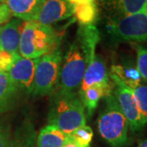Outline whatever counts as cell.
<instances>
[{
  "instance_id": "d6986e66",
  "label": "cell",
  "mask_w": 147,
  "mask_h": 147,
  "mask_svg": "<svg viewBox=\"0 0 147 147\" xmlns=\"http://www.w3.org/2000/svg\"><path fill=\"white\" fill-rule=\"evenodd\" d=\"M35 131L31 124L26 123L11 137L7 147H32L34 143Z\"/></svg>"
},
{
  "instance_id": "7402d4cb",
  "label": "cell",
  "mask_w": 147,
  "mask_h": 147,
  "mask_svg": "<svg viewBox=\"0 0 147 147\" xmlns=\"http://www.w3.org/2000/svg\"><path fill=\"white\" fill-rule=\"evenodd\" d=\"M137 52V68L142 79L147 82V48L136 45Z\"/></svg>"
},
{
  "instance_id": "6da1fadb",
  "label": "cell",
  "mask_w": 147,
  "mask_h": 147,
  "mask_svg": "<svg viewBox=\"0 0 147 147\" xmlns=\"http://www.w3.org/2000/svg\"><path fill=\"white\" fill-rule=\"evenodd\" d=\"M100 33L95 25L80 26L74 42L62 58L57 83L58 92H76L85 70L95 57Z\"/></svg>"
},
{
  "instance_id": "5b68a950",
  "label": "cell",
  "mask_w": 147,
  "mask_h": 147,
  "mask_svg": "<svg viewBox=\"0 0 147 147\" xmlns=\"http://www.w3.org/2000/svg\"><path fill=\"white\" fill-rule=\"evenodd\" d=\"M61 61V51L58 47L38 58L31 92L34 96L53 94L57 86Z\"/></svg>"
},
{
  "instance_id": "9a60e30c",
  "label": "cell",
  "mask_w": 147,
  "mask_h": 147,
  "mask_svg": "<svg viewBox=\"0 0 147 147\" xmlns=\"http://www.w3.org/2000/svg\"><path fill=\"white\" fill-rule=\"evenodd\" d=\"M18 92L8 74L0 72V115L11 108Z\"/></svg>"
},
{
  "instance_id": "3957f363",
  "label": "cell",
  "mask_w": 147,
  "mask_h": 147,
  "mask_svg": "<svg viewBox=\"0 0 147 147\" xmlns=\"http://www.w3.org/2000/svg\"><path fill=\"white\" fill-rule=\"evenodd\" d=\"M57 34L51 26L25 21L22 26L19 54L28 59H38L57 47Z\"/></svg>"
},
{
  "instance_id": "7a4b0ae2",
  "label": "cell",
  "mask_w": 147,
  "mask_h": 147,
  "mask_svg": "<svg viewBox=\"0 0 147 147\" xmlns=\"http://www.w3.org/2000/svg\"><path fill=\"white\" fill-rule=\"evenodd\" d=\"M49 125H54L69 135L79 127L86 125L85 108L77 92L54 91L47 115Z\"/></svg>"
},
{
  "instance_id": "f1b7e54d",
  "label": "cell",
  "mask_w": 147,
  "mask_h": 147,
  "mask_svg": "<svg viewBox=\"0 0 147 147\" xmlns=\"http://www.w3.org/2000/svg\"><path fill=\"white\" fill-rule=\"evenodd\" d=\"M143 12H144V13H145V14L147 16V3H146V6H145V7H144Z\"/></svg>"
},
{
  "instance_id": "2e32d148",
  "label": "cell",
  "mask_w": 147,
  "mask_h": 147,
  "mask_svg": "<svg viewBox=\"0 0 147 147\" xmlns=\"http://www.w3.org/2000/svg\"><path fill=\"white\" fill-rule=\"evenodd\" d=\"M68 135L54 125H47L39 131L36 147H62Z\"/></svg>"
},
{
  "instance_id": "7c38bea8",
  "label": "cell",
  "mask_w": 147,
  "mask_h": 147,
  "mask_svg": "<svg viewBox=\"0 0 147 147\" xmlns=\"http://www.w3.org/2000/svg\"><path fill=\"white\" fill-rule=\"evenodd\" d=\"M23 23L20 19H13L2 26L0 31V49L12 55L19 54V45Z\"/></svg>"
},
{
  "instance_id": "44dd1931",
  "label": "cell",
  "mask_w": 147,
  "mask_h": 147,
  "mask_svg": "<svg viewBox=\"0 0 147 147\" xmlns=\"http://www.w3.org/2000/svg\"><path fill=\"white\" fill-rule=\"evenodd\" d=\"M133 91V94L137 101L138 108L140 110L143 122L145 124L147 123V85L141 84Z\"/></svg>"
},
{
  "instance_id": "30bf717a",
  "label": "cell",
  "mask_w": 147,
  "mask_h": 147,
  "mask_svg": "<svg viewBox=\"0 0 147 147\" xmlns=\"http://www.w3.org/2000/svg\"><path fill=\"white\" fill-rule=\"evenodd\" d=\"M74 15V7L67 0H45L35 21L45 26L68 19Z\"/></svg>"
},
{
  "instance_id": "4fadbf2b",
  "label": "cell",
  "mask_w": 147,
  "mask_h": 147,
  "mask_svg": "<svg viewBox=\"0 0 147 147\" xmlns=\"http://www.w3.org/2000/svg\"><path fill=\"white\" fill-rule=\"evenodd\" d=\"M45 0H7L11 13L17 19L34 21Z\"/></svg>"
},
{
  "instance_id": "d4e9b609",
  "label": "cell",
  "mask_w": 147,
  "mask_h": 147,
  "mask_svg": "<svg viewBox=\"0 0 147 147\" xmlns=\"http://www.w3.org/2000/svg\"><path fill=\"white\" fill-rule=\"evenodd\" d=\"M11 16L12 15L7 3L0 2V26L8 22L11 20Z\"/></svg>"
},
{
  "instance_id": "ba28073f",
  "label": "cell",
  "mask_w": 147,
  "mask_h": 147,
  "mask_svg": "<svg viewBox=\"0 0 147 147\" xmlns=\"http://www.w3.org/2000/svg\"><path fill=\"white\" fill-rule=\"evenodd\" d=\"M109 23L143 11L147 0H96Z\"/></svg>"
},
{
  "instance_id": "52a82bcc",
  "label": "cell",
  "mask_w": 147,
  "mask_h": 147,
  "mask_svg": "<svg viewBox=\"0 0 147 147\" xmlns=\"http://www.w3.org/2000/svg\"><path fill=\"white\" fill-rule=\"evenodd\" d=\"M109 76L112 79V84H114L115 87L114 96L127 120L129 128L132 132L142 131L146 124L142 119L141 112L133 94V91L115 74L110 72Z\"/></svg>"
},
{
  "instance_id": "ffe728a7",
  "label": "cell",
  "mask_w": 147,
  "mask_h": 147,
  "mask_svg": "<svg viewBox=\"0 0 147 147\" xmlns=\"http://www.w3.org/2000/svg\"><path fill=\"white\" fill-rule=\"evenodd\" d=\"M78 147H89L93 137V131L89 126L79 127L69 135Z\"/></svg>"
},
{
  "instance_id": "9c48e42d",
  "label": "cell",
  "mask_w": 147,
  "mask_h": 147,
  "mask_svg": "<svg viewBox=\"0 0 147 147\" xmlns=\"http://www.w3.org/2000/svg\"><path fill=\"white\" fill-rule=\"evenodd\" d=\"M38 59H28L17 55L7 72L9 77L20 91L31 93L34 74Z\"/></svg>"
},
{
  "instance_id": "8992f818",
  "label": "cell",
  "mask_w": 147,
  "mask_h": 147,
  "mask_svg": "<svg viewBox=\"0 0 147 147\" xmlns=\"http://www.w3.org/2000/svg\"><path fill=\"white\" fill-rule=\"evenodd\" d=\"M108 27L116 40L147 43V16L143 11L108 23Z\"/></svg>"
},
{
  "instance_id": "5bb4252c",
  "label": "cell",
  "mask_w": 147,
  "mask_h": 147,
  "mask_svg": "<svg viewBox=\"0 0 147 147\" xmlns=\"http://www.w3.org/2000/svg\"><path fill=\"white\" fill-rule=\"evenodd\" d=\"M113 84H95L88 88L79 97L82 100L84 108L87 109L88 113L92 115L98 105V102L101 98L112 94Z\"/></svg>"
},
{
  "instance_id": "ac0fdd59",
  "label": "cell",
  "mask_w": 147,
  "mask_h": 147,
  "mask_svg": "<svg viewBox=\"0 0 147 147\" xmlns=\"http://www.w3.org/2000/svg\"><path fill=\"white\" fill-rule=\"evenodd\" d=\"M72 6L74 7V15L79 22L80 26L94 25L99 15L97 3Z\"/></svg>"
},
{
  "instance_id": "277c9868",
  "label": "cell",
  "mask_w": 147,
  "mask_h": 147,
  "mask_svg": "<svg viewBox=\"0 0 147 147\" xmlns=\"http://www.w3.org/2000/svg\"><path fill=\"white\" fill-rule=\"evenodd\" d=\"M103 99L104 106L97 119L99 133L111 147H124L128 139L127 120L114 95Z\"/></svg>"
},
{
  "instance_id": "1f68e13d",
  "label": "cell",
  "mask_w": 147,
  "mask_h": 147,
  "mask_svg": "<svg viewBox=\"0 0 147 147\" xmlns=\"http://www.w3.org/2000/svg\"><path fill=\"white\" fill-rule=\"evenodd\" d=\"M0 50H1V49H0Z\"/></svg>"
},
{
  "instance_id": "4316f807",
  "label": "cell",
  "mask_w": 147,
  "mask_h": 147,
  "mask_svg": "<svg viewBox=\"0 0 147 147\" xmlns=\"http://www.w3.org/2000/svg\"><path fill=\"white\" fill-rule=\"evenodd\" d=\"M62 147H78L77 145L75 144V142H74V140L69 137L68 135V138L67 140L65 141V142L64 143V145L62 146Z\"/></svg>"
},
{
  "instance_id": "8fae6325",
  "label": "cell",
  "mask_w": 147,
  "mask_h": 147,
  "mask_svg": "<svg viewBox=\"0 0 147 147\" xmlns=\"http://www.w3.org/2000/svg\"><path fill=\"white\" fill-rule=\"evenodd\" d=\"M110 84V80L105 62L99 56H95L85 70L78 94L80 96L88 88L95 84Z\"/></svg>"
},
{
  "instance_id": "cb8c5ba5",
  "label": "cell",
  "mask_w": 147,
  "mask_h": 147,
  "mask_svg": "<svg viewBox=\"0 0 147 147\" xmlns=\"http://www.w3.org/2000/svg\"><path fill=\"white\" fill-rule=\"evenodd\" d=\"M11 139V133L7 125L0 122V147H7Z\"/></svg>"
},
{
  "instance_id": "4dcf8cb0",
  "label": "cell",
  "mask_w": 147,
  "mask_h": 147,
  "mask_svg": "<svg viewBox=\"0 0 147 147\" xmlns=\"http://www.w3.org/2000/svg\"><path fill=\"white\" fill-rule=\"evenodd\" d=\"M1 29H2V26H0V31H1Z\"/></svg>"
},
{
  "instance_id": "83f0119b",
  "label": "cell",
  "mask_w": 147,
  "mask_h": 147,
  "mask_svg": "<svg viewBox=\"0 0 147 147\" xmlns=\"http://www.w3.org/2000/svg\"><path fill=\"white\" fill-rule=\"evenodd\" d=\"M138 147H147V139L146 140H143L142 142L139 143Z\"/></svg>"
},
{
  "instance_id": "f546056e",
  "label": "cell",
  "mask_w": 147,
  "mask_h": 147,
  "mask_svg": "<svg viewBox=\"0 0 147 147\" xmlns=\"http://www.w3.org/2000/svg\"><path fill=\"white\" fill-rule=\"evenodd\" d=\"M6 1H7V0H0V2H1V3H5Z\"/></svg>"
},
{
  "instance_id": "e0dca14e",
  "label": "cell",
  "mask_w": 147,
  "mask_h": 147,
  "mask_svg": "<svg viewBox=\"0 0 147 147\" xmlns=\"http://www.w3.org/2000/svg\"><path fill=\"white\" fill-rule=\"evenodd\" d=\"M111 73L115 74L131 89H134L142 84V78L137 65L129 64L113 65L111 67Z\"/></svg>"
},
{
  "instance_id": "603a6c76",
  "label": "cell",
  "mask_w": 147,
  "mask_h": 147,
  "mask_svg": "<svg viewBox=\"0 0 147 147\" xmlns=\"http://www.w3.org/2000/svg\"><path fill=\"white\" fill-rule=\"evenodd\" d=\"M17 55H12L5 51L0 50V72L7 73L13 65Z\"/></svg>"
},
{
  "instance_id": "484cf974",
  "label": "cell",
  "mask_w": 147,
  "mask_h": 147,
  "mask_svg": "<svg viewBox=\"0 0 147 147\" xmlns=\"http://www.w3.org/2000/svg\"><path fill=\"white\" fill-rule=\"evenodd\" d=\"M71 5H83L96 3V0H67Z\"/></svg>"
}]
</instances>
